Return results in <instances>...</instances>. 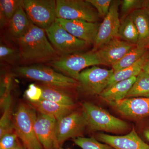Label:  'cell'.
<instances>
[{
  "mask_svg": "<svg viewBox=\"0 0 149 149\" xmlns=\"http://www.w3.org/2000/svg\"><path fill=\"white\" fill-rule=\"evenodd\" d=\"M47 37L45 29L31 22L27 33L13 40L20 52V62L24 65L41 64L50 62L61 56Z\"/></svg>",
  "mask_w": 149,
  "mask_h": 149,
  "instance_id": "obj_1",
  "label": "cell"
},
{
  "mask_svg": "<svg viewBox=\"0 0 149 149\" xmlns=\"http://www.w3.org/2000/svg\"><path fill=\"white\" fill-rule=\"evenodd\" d=\"M82 108L87 120V127L92 131L120 133L130 129L127 122L95 104L85 102L82 104Z\"/></svg>",
  "mask_w": 149,
  "mask_h": 149,
  "instance_id": "obj_2",
  "label": "cell"
},
{
  "mask_svg": "<svg viewBox=\"0 0 149 149\" xmlns=\"http://www.w3.org/2000/svg\"><path fill=\"white\" fill-rule=\"evenodd\" d=\"M15 72L19 76L45 84L67 90L78 87L77 80L56 72L50 67L42 64L22 65L16 67Z\"/></svg>",
  "mask_w": 149,
  "mask_h": 149,
  "instance_id": "obj_3",
  "label": "cell"
},
{
  "mask_svg": "<svg viewBox=\"0 0 149 149\" xmlns=\"http://www.w3.org/2000/svg\"><path fill=\"white\" fill-rule=\"evenodd\" d=\"M35 111L29 104L20 102L14 115V130L27 149H43L34 130L37 117Z\"/></svg>",
  "mask_w": 149,
  "mask_h": 149,
  "instance_id": "obj_4",
  "label": "cell"
},
{
  "mask_svg": "<svg viewBox=\"0 0 149 149\" xmlns=\"http://www.w3.org/2000/svg\"><path fill=\"white\" fill-rule=\"evenodd\" d=\"M49 64L77 81L79 74L84 70L101 63L96 52L91 51L61 56Z\"/></svg>",
  "mask_w": 149,
  "mask_h": 149,
  "instance_id": "obj_5",
  "label": "cell"
},
{
  "mask_svg": "<svg viewBox=\"0 0 149 149\" xmlns=\"http://www.w3.org/2000/svg\"><path fill=\"white\" fill-rule=\"evenodd\" d=\"M45 31L51 44L61 56L82 52L89 45L70 34L56 21Z\"/></svg>",
  "mask_w": 149,
  "mask_h": 149,
  "instance_id": "obj_6",
  "label": "cell"
},
{
  "mask_svg": "<svg viewBox=\"0 0 149 149\" xmlns=\"http://www.w3.org/2000/svg\"><path fill=\"white\" fill-rule=\"evenodd\" d=\"M57 18L97 22L100 16L95 9L86 0H57Z\"/></svg>",
  "mask_w": 149,
  "mask_h": 149,
  "instance_id": "obj_7",
  "label": "cell"
},
{
  "mask_svg": "<svg viewBox=\"0 0 149 149\" xmlns=\"http://www.w3.org/2000/svg\"><path fill=\"white\" fill-rule=\"evenodd\" d=\"M113 73L112 69H106L96 65L86 68L79 74L77 88L87 95L100 96L107 87Z\"/></svg>",
  "mask_w": 149,
  "mask_h": 149,
  "instance_id": "obj_8",
  "label": "cell"
},
{
  "mask_svg": "<svg viewBox=\"0 0 149 149\" xmlns=\"http://www.w3.org/2000/svg\"><path fill=\"white\" fill-rule=\"evenodd\" d=\"M21 4L29 20L37 27L45 30L56 21V1L22 0Z\"/></svg>",
  "mask_w": 149,
  "mask_h": 149,
  "instance_id": "obj_9",
  "label": "cell"
},
{
  "mask_svg": "<svg viewBox=\"0 0 149 149\" xmlns=\"http://www.w3.org/2000/svg\"><path fill=\"white\" fill-rule=\"evenodd\" d=\"M88 127L83 110H75L57 121L56 136L59 146L61 148L67 140L81 137Z\"/></svg>",
  "mask_w": 149,
  "mask_h": 149,
  "instance_id": "obj_10",
  "label": "cell"
},
{
  "mask_svg": "<svg viewBox=\"0 0 149 149\" xmlns=\"http://www.w3.org/2000/svg\"><path fill=\"white\" fill-rule=\"evenodd\" d=\"M121 3L120 1H112L109 12L100 24L91 50L92 52L98 50L111 40L114 38H118V32L120 25L118 8Z\"/></svg>",
  "mask_w": 149,
  "mask_h": 149,
  "instance_id": "obj_11",
  "label": "cell"
},
{
  "mask_svg": "<svg viewBox=\"0 0 149 149\" xmlns=\"http://www.w3.org/2000/svg\"><path fill=\"white\" fill-rule=\"evenodd\" d=\"M108 104L119 114L130 120L139 121L149 117V97L125 98Z\"/></svg>",
  "mask_w": 149,
  "mask_h": 149,
  "instance_id": "obj_12",
  "label": "cell"
},
{
  "mask_svg": "<svg viewBox=\"0 0 149 149\" xmlns=\"http://www.w3.org/2000/svg\"><path fill=\"white\" fill-rule=\"evenodd\" d=\"M57 120L54 118L40 113L34 123V130L38 141L45 149H59L56 136Z\"/></svg>",
  "mask_w": 149,
  "mask_h": 149,
  "instance_id": "obj_13",
  "label": "cell"
},
{
  "mask_svg": "<svg viewBox=\"0 0 149 149\" xmlns=\"http://www.w3.org/2000/svg\"><path fill=\"white\" fill-rule=\"evenodd\" d=\"M56 21L68 33L79 40H83L88 45H93L100 23L81 20H68L56 18Z\"/></svg>",
  "mask_w": 149,
  "mask_h": 149,
  "instance_id": "obj_14",
  "label": "cell"
},
{
  "mask_svg": "<svg viewBox=\"0 0 149 149\" xmlns=\"http://www.w3.org/2000/svg\"><path fill=\"white\" fill-rule=\"evenodd\" d=\"M97 140L114 149H149V145L140 137L133 127L130 133L124 136H112L99 133Z\"/></svg>",
  "mask_w": 149,
  "mask_h": 149,
  "instance_id": "obj_15",
  "label": "cell"
},
{
  "mask_svg": "<svg viewBox=\"0 0 149 149\" xmlns=\"http://www.w3.org/2000/svg\"><path fill=\"white\" fill-rule=\"evenodd\" d=\"M136 46V45L115 38L96 51V52L101 65L111 66Z\"/></svg>",
  "mask_w": 149,
  "mask_h": 149,
  "instance_id": "obj_16",
  "label": "cell"
},
{
  "mask_svg": "<svg viewBox=\"0 0 149 149\" xmlns=\"http://www.w3.org/2000/svg\"><path fill=\"white\" fill-rule=\"evenodd\" d=\"M29 105L40 113L54 118L57 120L75 110L76 105L67 106L47 100L28 102Z\"/></svg>",
  "mask_w": 149,
  "mask_h": 149,
  "instance_id": "obj_17",
  "label": "cell"
},
{
  "mask_svg": "<svg viewBox=\"0 0 149 149\" xmlns=\"http://www.w3.org/2000/svg\"><path fill=\"white\" fill-rule=\"evenodd\" d=\"M31 22L21 4L8 24V31L12 40H16L26 34Z\"/></svg>",
  "mask_w": 149,
  "mask_h": 149,
  "instance_id": "obj_18",
  "label": "cell"
},
{
  "mask_svg": "<svg viewBox=\"0 0 149 149\" xmlns=\"http://www.w3.org/2000/svg\"><path fill=\"white\" fill-rule=\"evenodd\" d=\"M136 25L139 39L136 46L140 48L149 47V18L144 8L133 11L130 14Z\"/></svg>",
  "mask_w": 149,
  "mask_h": 149,
  "instance_id": "obj_19",
  "label": "cell"
},
{
  "mask_svg": "<svg viewBox=\"0 0 149 149\" xmlns=\"http://www.w3.org/2000/svg\"><path fill=\"white\" fill-rule=\"evenodd\" d=\"M136 77H133L111 85L104 90L100 97L108 103L124 100L135 83Z\"/></svg>",
  "mask_w": 149,
  "mask_h": 149,
  "instance_id": "obj_20",
  "label": "cell"
},
{
  "mask_svg": "<svg viewBox=\"0 0 149 149\" xmlns=\"http://www.w3.org/2000/svg\"><path fill=\"white\" fill-rule=\"evenodd\" d=\"M39 85L42 90L41 100H47L64 105H76L74 99L68 92L69 90L42 83Z\"/></svg>",
  "mask_w": 149,
  "mask_h": 149,
  "instance_id": "obj_21",
  "label": "cell"
},
{
  "mask_svg": "<svg viewBox=\"0 0 149 149\" xmlns=\"http://www.w3.org/2000/svg\"><path fill=\"white\" fill-rule=\"evenodd\" d=\"M149 59L148 50L147 53L133 65L117 72H114L110 80L107 87L120 81L128 80L133 77H137L143 70L144 64Z\"/></svg>",
  "mask_w": 149,
  "mask_h": 149,
  "instance_id": "obj_22",
  "label": "cell"
},
{
  "mask_svg": "<svg viewBox=\"0 0 149 149\" xmlns=\"http://www.w3.org/2000/svg\"><path fill=\"white\" fill-rule=\"evenodd\" d=\"M148 52V48H140L137 46L128 52L117 62L111 65L114 72L133 65Z\"/></svg>",
  "mask_w": 149,
  "mask_h": 149,
  "instance_id": "obj_23",
  "label": "cell"
},
{
  "mask_svg": "<svg viewBox=\"0 0 149 149\" xmlns=\"http://www.w3.org/2000/svg\"><path fill=\"white\" fill-rule=\"evenodd\" d=\"M118 38L125 42L137 45L139 34L131 15H127L122 23H120Z\"/></svg>",
  "mask_w": 149,
  "mask_h": 149,
  "instance_id": "obj_24",
  "label": "cell"
},
{
  "mask_svg": "<svg viewBox=\"0 0 149 149\" xmlns=\"http://www.w3.org/2000/svg\"><path fill=\"white\" fill-rule=\"evenodd\" d=\"M149 97V76L142 70L136 77L135 83L125 98Z\"/></svg>",
  "mask_w": 149,
  "mask_h": 149,
  "instance_id": "obj_25",
  "label": "cell"
},
{
  "mask_svg": "<svg viewBox=\"0 0 149 149\" xmlns=\"http://www.w3.org/2000/svg\"><path fill=\"white\" fill-rule=\"evenodd\" d=\"M21 5V1L18 0H1L0 1V18L1 27L8 25V22Z\"/></svg>",
  "mask_w": 149,
  "mask_h": 149,
  "instance_id": "obj_26",
  "label": "cell"
},
{
  "mask_svg": "<svg viewBox=\"0 0 149 149\" xmlns=\"http://www.w3.org/2000/svg\"><path fill=\"white\" fill-rule=\"evenodd\" d=\"M0 59L1 61L14 65L21 61L20 52L18 48L1 42L0 45Z\"/></svg>",
  "mask_w": 149,
  "mask_h": 149,
  "instance_id": "obj_27",
  "label": "cell"
},
{
  "mask_svg": "<svg viewBox=\"0 0 149 149\" xmlns=\"http://www.w3.org/2000/svg\"><path fill=\"white\" fill-rule=\"evenodd\" d=\"M75 145L82 149H114L105 143H102L94 137H78L72 139Z\"/></svg>",
  "mask_w": 149,
  "mask_h": 149,
  "instance_id": "obj_28",
  "label": "cell"
},
{
  "mask_svg": "<svg viewBox=\"0 0 149 149\" xmlns=\"http://www.w3.org/2000/svg\"><path fill=\"white\" fill-rule=\"evenodd\" d=\"M11 103L4 107V111L1 118L0 122V138L5 134L13 131V123L11 118L10 105Z\"/></svg>",
  "mask_w": 149,
  "mask_h": 149,
  "instance_id": "obj_29",
  "label": "cell"
},
{
  "mask_svg": "<svg viewBox=\"0 0 149 149\" xmlns=\"http://www.w3.org/2000/svg\"><path fill=\"white\" fill-rule=\"evenodd\" d=\"M97 12L99 16L104 18L107 15L112 1L111 0H86Z\"/></svg>",
  "mask_w": 149,
  "mask_h": 149,
  "instance_id": "obj_30",
  "label": "cell"
},
{
  "mask_svg": "<svg viewBox=\"0 0 149 149\" xmlns=\"http://www.w3.org/2000/svg\"><path fill=\"white\" fill-rule=\"evenodd\" d=\"M18 137L15 131L5 134L0 138V149H12L18 145Z\"/></svg>",
  "mask_w": 149,
  "mask_h": 149,
  "instance_id": "obj_31",
  "label": "cell"
},
{
  "mask_svg": "<svg viewBox=\"0 0 149 149\" xmlns=\"http://www.w3.org/2000/svg\"><path fill=\"white\" fill-rule=\"evenodd\" d=\"M146 1L144 0H123L121 3V9L124 14L144 8Z\"/></svg>",
  "mask_w": 149,
  "mask_h": 149,
  "instance_id": "obj_32",
  "label": "cell"
},
{
  "mask_svg": "<svg viewBox=\"0 0 149 149\" xmlns=\"http://www.w3.org/2000/svg\"><path fill=\"white\" fill-rule=\"evenodd\" d=\"M42 90L39 85L31 84L25 91L24 96L28 102H36L40 100L42 97Z\"/></svg>",
  "mask_w": 149,
  "mask_h": 149,
  "instance_id": "obj_33",
  "label": "cell"
},
{
  "mask_svg": "<svg viewBox=\"0 0 149 149\" xmlns=\"http://www.w3.org/2000/svg\"><path fill=\"white\" fill-rule=\"evenodd\" d=\"M139 131L140 137L144 141L149 142V117L139 121Z\"/></svg>",
  "mask_w": 149,
  "mask_h": 149,
  "instance_id": "obj_34",
  "label": "cell"
},
{
  "mask_svg": "<svg viewBox=\"0 0 149 149\" xmlns=\"http://www.w3.org/2000/svg\"><path fill=\"white\" fill-rule=\"evenodd\" d=\"M143 70L146 72L149 76V59L144 64L143 67Z\"/></svg>",
  "mask_w": 149,
  "mask_h": 149,
  "instance_id": "obj_35",
  "label": "cell"
},
{
  "mask_svg": "<svg viewBox=\"0 0 149 149\" xmlns=\"http://www.w3.org/2000/svg\"><path fill=\"white\" fill-rule=\"evenodd\" d=\"M144 8L147 11L148 15L149 18V1H146Z\"/></svg>",
  "mask_w": 149,
  "mask_h": 149,
  "instance_id": "obj_36",
  "label": "cell"
},
{
  "mask_svg": "<svg viewBox=\"0 0 149 149\" xmlns=\"http://www.w3.org/2000/svg\"><path fill=\"white\" fill-rule=\"evenodd\" d=\"M12 149H25L24 148L21 146L20 144H19L17 146L15 147L14 148Z\"/></svg>",
  "mask_w": 149,
  "mask_h": 149,
  "instance_id": "obj_37",
  "label": "cell"
},
{
  "mask_svg": "<svg viewBox=\"0 0 149 149\" xmlns=\"http://www.w3.org/2000/svg\"><path fill=\"white\" fill-rule=\"evenodd\" d=\"M59 149H66L63 148H62L61 147V148H60Z\"/></svg>",
  "mask_w": 149,
  "mask_h": 149,
  "instance_id": "obj_38",
  "label": "cell"
},
{
  "mask_svg": "<svg viewBox=\"0 0 149 149\" xmlns=\"http://www.w3.org/2000/svg\"><path fill=\"white\" fill-rule=\"evenodd\" d=\"M148 50H149V47L148 48Z\"/></svg>",
  "mask_w": 149,
  "mask_h": 149,
  "instance_id": "obj_39",
  "label": "cell"
}]
</instances>
